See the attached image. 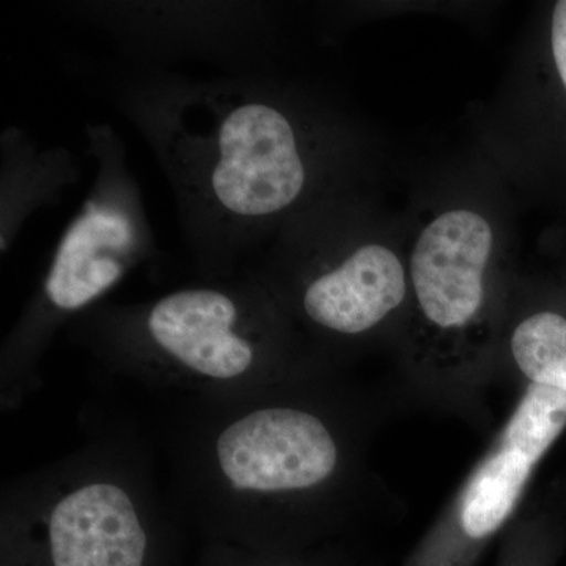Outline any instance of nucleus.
<instances>
[{"mask_svg":"<svg viewBox=\"0 0 566 566\" xmlns=\"http://www.w3.org/2000/svg\"><path fill=\"white\" fill-rule=\"evenodd\" d=\"M115 99L169 181L200 277H232L286 223L345 186L337 122L259 74L136 65Z\"/></svg>","mask_w":566,"mask_h":566,"instance_id":"1","label":"nucleus"},{"mask_svg":"<svg viewBox=\"0 0 566 566\" xmlns=\"http://www.w3.org/2000/svg\"><path fill=\"white\" fill-rule=\"evenodd\" d=\"M71 334L118 374L197 395L285 381L301 353L296 326L245 270L147 303L95 305Z\"/></svg>","mask_w":566,"mask_h":566,"instance_id":"2","label":"nucleus"},{"mask_svg":"<svg viewBox=\"0 0 566 566\" xmlns=\"http://www.w3.org/2000/svg\"><path fill=\"white\" fill-rule=\"evenodd\" d=\"M279 382L197 397L178 444L192 515L256 526L315 504L337 485L346 463L337 424L315 406L283 397Z\"/></svg>","mask_w":566,"mask_h":566,"instance_id":"3","label":"nucleus"},{"mask_svg":"<svg viewBox=\"0 0 566 566\" xmlns=\"http://www.w3.org/2000/svg\"><path fill=\"white\" fill-rule=\"evenodd\" d=\"M85 137L95 178L43 281L7 335L0 356L3 403H20L32 392L41 356L62 326L98 305L134 268L159 255L120 134L111 125H88Z\"/></svg>","mask_w":566,"mask_h":566,"instance_id":"4","label":"nucleus"},{"mask_svg":"<svg viewBox=\"0 0 566 566\" xmlns=\"http://www.w3.org/2000/svg\"><path fill=\"white\" fill-rule=\"evenodd\" d=\"M2 515L44 547L51 566H145L163 512L132 461L96 449L10 486Z\"/></svg>","mask_w":566,"mask_h":566,"instance_id":"5","label":"nucleus"},{"mask_svg":"<svg viewBox=\"0 0 566 566\" xmlns=\"http://www.w3.org/2000/svg\"><path fill=\"white\" fill-rule=\"evenodd\" d=\"M499 234L472 207L424 223L408 260L409 304L420 363L444 376L474 367L491 342L499 297Z\"/></svg>","mask_w":566,"mask_h":566,"instance_id":"6","label":"nucleus"},{"mask_svg":"<svg viewBox=\"0 0 566 566\" xmlns=\"http://www.w3.org/2000/svg\"><path fill=\"white\" fill-rule=\"evenodd\" d=\"M565 427L566 394L528 385L449 515L405 566H474L490 539L509 523L536 465Z\"/></svg>","mask_w":566,"mask_h":566,"instance_id":"7","label":"nucleus"},{"mask_svg":"<svg viewBox=\"0 0 566 566\" xmlns=\"http://www.w3.org/2000/svg\"><path fill=\"white\" fill-rule=\"evenodd\" d=\"M71 10L142 66L175 61L241 66L262 43L268 24L262 3L244 0L84 2Z\"/></svg>","mask_w":566,"mask_h":566,"instance_id":"8","label":"nucleus"},{"mask_svg":"<svg viewBox=\"0 0 566 566\" xmlns=\"http://www.w3.org/2000/svg\"><path fill=\"white\" fill-rule=\"evenodd\" d=\"M0 150V249L6 253L33 212L57 203L80 169L69 150L40 147L20 129L3 132Z\"/></svg>","mask_w":566,"mask_h":566,"instance_id":"9","label":"nucleus"},{"mask_svg":"<svg viewBox=\"0 0 566 566\" xmlns=\"http://www.w3.org/2000/svg\"><path fill=\"white\" fill-rule=\"evenodd\" d=\"M510 356L528 385L566 394V316L554 311L527 315L513 327Z\"/></svg>","mask_w":566,"mask_h":566,"instance_id":"10","label":"nucleus"},{"mask_svg":"<svg viewBox=\"0 0 566 566\" xmlns=\"http://www.w3.org/2000/svg\"><path fill=\"white\" fill-rule=\"evenodd\" d=\"M551 51L558 77L566 91V0L556 3L551 21Z\"/></svg>","mask_w":566,"mask_h":566,"instance_id":"11","label":"nucleus"},{"mask_svg":"<svg viewBox=\"0 0 566 566\" xmlns=\"http://www.w3.org/2000/svg\"><path fill=\"white\" fill-rule=\"evenodd\" d=\"M542 549L532 545L528 539L513 538L506 545L504 554H502L501 564L499 566H545Z\"/></svg>","mask_w":566,"mask_h":566,"instance_id":"12","label":"nucleus"}]
</instances>
